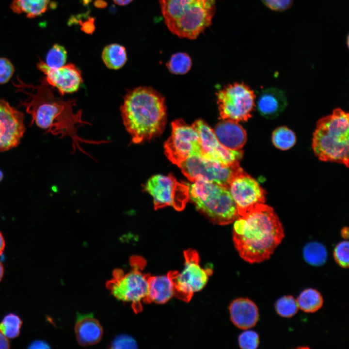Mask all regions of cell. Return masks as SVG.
<instances>
[{"label": "cell", "instance_id": "6da1fadb", "mask_svg": "<svg viewBox=\"0 0 349 349\" xmlns=\"http://www.w3.org/2000/svg\"><path fill=\"white\" fill-rule=\"evenodd\" d=\"M235 221L234 245L239 256L250 264L269 259L285 236L278 216L265 203L256 205Z\"/></svg>", "mask_w": 349, "mask_h": 349}, {"label": "cell", "instance_id": "7a4b0ae2", "mask_svg": "<svg viewBox=\"0 0 349 349\" xmlns=\"http://www.w3.org/2000/svg\"><path fill=\"white\" fill-rule=\"evenodd\" d=\"M120 111L132 143L150 141L161 135L164 129L167 118L164 98L150 87L128 90Z\"/></svg>", "mask_w": 349, "mask_h": 349}, {"label": "cell", "instance_id": "3957f363", "mask_svg": "<svg viewBox=\"0 0 349 349\" xmlns=\"http://www.w3.org/2000/svg\"><path fill=\"white\" fill-rule=\"evenodd\" d=\"M17 81L13 82L17 90L28 96L20 101V106H23L31 116L30 125L34 123L46 132L61 135L63 137L72 135L74 123H85L79 120H74L79 116H74L72 114L71 101H64L56 97L45 78L36 85L26 84L18 77Z\"/></svg>", "mask_w": 349, "mask_h": 349}, {"label": "cell", "instance_id": "277c9868", "mask_svg": "<svg viewBox=\"0 0 349 349\" xmlns=\"http://www.w3.org/2000/svg\"><path fill=\"white\" fill-rule=\"evenodd\" d=\"M170 31L181 38L196 39L212 23L214 0H159Z\"/></svg>", "mask_w": 349, "mask_h": 349}, {"label": "cell", "instance_id": "5b68a950", "mask_svg": "<svg viewBox=\"0 0 349 349\" xmlns=\"http://www.w3.org/2000/svg\"><path fill=\"white\" fill-rule=\"evenodd\" d=\"M349 117L348 113L336 108L317 121L312 146L319 160L349 167Z\"/></svg>", "mask_w": 349, "mask_h": 349}, {"label": "cell", "instance_id": "8992f818", "mask_svg": "<svg viewBox=\"0 0 349 349\" xmlns=\"http://www.w3.org/2000/svg\"><path fill=\"white\" fill-rule=\"evenodd\" d=\"M189 187L190 198L196 207L215 223L228 224L238 218L236 205L226 188L200 180Z\"/></svg>", "mask_w": 349, "mask_h": 349}, {"label": "cell", "instance_id": "52a82bcc", "mask_svg": "<svg viewBox=\"0 0 349 349\" xmlns=\"http://www.w3.org/2000/svg\"><path fill=\"white\" fill-rule=\"evenodd\" d=\"M130 264L131 269L127 273L121 269L115 270L113 278L107 283V287L117 299L130 303L137 313L142 310V303H145L150 274L142 272L146 265L142 257H131Z\"/></svg>", "mask_w": 349, "mask_h": 349}, {"label": "cell", "instance_id": "ba28073f", "mask_svg": "<svg viewBox=\"0 0 349 349\" xmlns=\"http://www.w3.org/2000/svg\"><path fill=\"white\" fill-rule=\"evenodd\" d=\"M184 268L179 272L171 270L167 273L173 288L174 296L186 302H189L193 294L201 290L206 285L213 270L204 269L200 265L198 253L193 249L184 252Z\"/></svg>", "mask_w": 349, "mask_h": 349}, {"label": "cell", "instance_id": "9c48e42d", "mask_svg": "<svg viewBox=\"0 0 349 349\" xmlns=\"http://www.w3.org/2000/svg\"><path fill=\"white\" fill-rule=\"evenodd\" d=\"M239 162L224 165L207 159L200 154H193L178 166L184 175L192 182L203 180L220 185L228 189L233 177L242 170Z\"/></svg>", "mask_w": 349, "mask_h": 349}, {"label": "cell", "instance_id": "30bf717a", "mask_svg": "<svg viewBox=\"0 0 349 349\" xmlns=\"http://www.w3.org/2000/svg\"><path fill=\"white\" fill-rule=\"evenodd\" d=\"M217 103L222 120L247 121L251 117L255 95L253 90L243 83H235L220 90Z\"/></svg>", "mask_w": 349, "mask_h": 349}, {"label": "cell", "instance_id": "8fae6325", "mask_svg": "<svg viewBox=\"0 0 349 349\" xmlns=\"http://www.w3.org/2000/svg\"><path fill=\"white\" fill-rule=\"evenodd\" d=\"M143 190L153 198L155 210L171 206L181 211L190 199L189 186L178 182L170 174L152 176L144 185Z\"/></svg>", "mask_w": 349, "mask_h": 349}, {"label": "cell", "instance_id": "7c38bea8", "mask_svg": "<svg viewBox=\"0 0 349 349\" xmlns=\"http://www.w3.org/2000/svg\"><path fill=\"white\" fill-rule=\"evenodd\" d=\"M172 127L164 148L165 155L173 163L178 166L190 156L201 154L199 136L191 125L177 119L172 123Z\"/></svg>", "mask_w": 349, "mask_h": 349}, {"label": "cell", "instance_id": "4fadbf2b", "mask_svg": "<svg viewBox=\"0 0 349 349\" xmlns=\"http://www.w3.org/2000/svg\"><path fill=\"white\" fill-rule=\"evenodd\" d=\"M228 190L236 205L238 218L244 216L256 205L265 203L266 201L265 190L243 169L233 177Z\"/></svg>", "mask_w": 349, "mask_h": 349}, {"label": "cell", "instance_id": "5bb4252c", "mask_svg": "<svg viewBox=\"0 0 349 349\" xmlns=\"http://www.w3.org/2000/svg\"><path fill=\"white\" fill-rule=\"evenodd\" d=\"M199 136L201 155L224 165L239 162L243 155L241 149L231 150L222 145L217 139L213 130L205 122L199 120L191 125Z\"/></svg>", "mask_w": 349, "mask_h": 349}, {"label": "cell", "instance_id": "9a60e30c", "mask_svg": "<svg viewBox=\"0 0 349 349\" xmlns=\"http://www.w3.org/2000/svg\"><path fill=\"white\" fill-rule=\"evenodd\" d=\"M25 131L24 114L0 98V152L17 146Z\"/></svg>", "mask_w": 349, "mask_h": 349}, {"label": "cell", "instance_id": "2e32d148", "mask_svg": "<svg viewBox=\"0 0 349 349\" xmlns=\"http://www.w3.org/2000/svg\"><path fill=\"white\" fill-rule=\"evenodd\" d=\"M37 66L45 75L48 83L56 88L62 95L77 92L83 82L80 70L73 63L51 68L40 60Z\"/></svg>", "mask_w": 349, "mask_h": 349}, {"label": "cell", "instance_id": "e0dca14e", "mask_svg": "<svg viewBox=\"0 0 349 349\" xmlns=\"http://www.w3.org/2000/svg\"><path fill=\"white\" fill-rule=\"evenodd\" d=\"M230 319L239 329L247 330L254 327L259 319L256 305L247 298H238L234 300L229 307Z\"/></svg>", "mask_w": 349, "mask_h": 349}, {"label": "cell", "instance_id": "ac0fdd59", "mask_svg": "<svg viewBox=\"0 0 349 349\" xmlns=\"http://www.w3.org/2000/svg\"><path fill=\"white\" fill-rule=\"evenodd\" d=\"M213 131L219 143L229 149H241L247 141L246 131L236 121L222 120Z\"/></svg>", "mask_w": 349, "mask_h": 349}, {"label": "cell", "instance_id": "d6986e66", "mask_svg": "<svg viewBox=\"0 0 349 349\" xmlns=\"http://www.w3.org/2000/svg\"><path fill=\"white\" fill-rule=\"evenodd\" d=\"M78 343L82 346L95 345L101 340L103 328L93 314H78L75 326Z\"/></svg>", "mask_w": 349, "mask_h": 349}, {"label": "cell", "instance_id": "ffe728a7", "mask_svg": "<svg viewBox=\"0 0 349 349\" xmlns=\"http://www.w3.org/2000/svg\"><path fill=\"white\" fill-rule=\"evenodd\" d=\"M286 105L287 100L285 93L276 88L262 91L257 101L259 112L268 119H273L279 116Z\"/></svg>", "mask_w": 349, "mask_h": 349}, {"label": "cell", "instance_id": "44dd1931", "mask_svg": "<svg viewBox=\"0 0 349 349\" xmlns=\"http://www.w3.org/2000/svg\"><path fill=\"white\" fill-rule=\"evenodd\" d=\"M145 303L164 304L173 296L172 283L167 275L150 276Z\"/></svg>", "mask_w": 349, "mask_h": 349}, {"label": "cell", "instance_id": "7402d4cb", "mask_svg": "<svg viewBox=\"0 0 349 349\" xmlns=\"http://www.w3.org/2000/svg\"><path fill=\"white\" fill-rule=\"evenodd\" d=\"M101 57L105 65L114 70L122 67L127 60L125 48L118 44H112L105 47Z\"/></svg>", "mask_w": 349, "mask_h": 349}, {"label": "cell", "instance_id": "603a6c76", "mask_svg": "<svg viewBox=\"0 0 349 349\" xmlns=\"http://www.w3.org/2000/svg\"><path fill=\"white\" fill-rule=\"evenodd\" d=\"M50 0H14L12 9L16 13H24L28 17L41 15L48 9Z\"/></svg>", "mask_w": 349, "mask_h": 349}, {"label": "cell", "instance_id": "cb8c5ba5", "mask_svg": "<svg viewBox=\"0 0 349 349\" xmlns=\"http://www.w3.org/2000/svg\"><path fill=\"white\" fill-rule=\"evenodd\" d=\"M296 301L299 308L306 313H314L321 308L323 304L321 294L313 288L303 290Z\"/></svg>", "mask_w": 349, "mask_h": 349}, {"label": "cell", "instance_id": "d4e9b609", "mask_svg": "<svg viewBox=\"0 0 349 349\" xmlns=\"http://www.w3.org/2000/svg\"><path fill=\"white\" fill-rule=\"evenodd\" d=\"M303 254L306 262L315 266H319L324 264L327 257L325 246L320 243L314 241L305 246Z\"/></svg>", "mask_w": 349, "mask_h": 349}, {"label": "cell", "instance_id": "484cf974", "mask_svg": "<svg viewBox=\"0 0 349 349\" xmlns=\"http://www.w3.org/2000/svg\"><path fill=\"white\" fill-rule=\"evenodd\" d=\"M296 140L295 133L285 126L277 127L272 133L271 141L273 144L281 150L291 148L295 144Z\"/></svg>", "mask_w": 349, "mask_h": 349}, {"label": "cell", "instance_id": "4316f807", "mask_svg": "<svg viewBox=\"0 0 349 349\" xmlns=\"http://www.w3.org/2000/svg\"><path fill=\"white\" fill-rule=\"evenodd\" d=\"M22 320L17 315L9 313L0 322V332L7 338L17 337L20 333Z\"/></svg>", "mask_w": 349, "mask_h": 349}, {"label": "cell", "instance_id": "83f0119b", "mask_svg": "<svg viewBox=\"0 0 349 349\" xmlns=\"http://www.w3.org/2000/svg\"><path fill=\"white\" fill-rule=\"evenodd\" d=\"M166 65L172 73L184 74L190 69L191 66V60L187 54L178 52L171 56Z\"/></svg>", "mask_w": 349, "mask_h": 349}, {"label": "cell", "instance_id": "f1b7e54d", "mask_svg": "<svg viewBox=\"0 0 349 349\" xmlns=\"http://www.w3.org/2000/svg\"><path fill=\"white\" fill-rule=\"evenodd\" d=\"M67 52L65 48L59 44L54 45L48 52L46 64L51 68H58L66 62Z\"/></svg>", "mask_w": 349, "mask_h": 349}, {"label": "cell", "instance_id": "f546056e", "mask_svg": "<svg viewBox=\"0 0 349 349\" xmlns=\"http://www.w3.org/2000/svg\"><path fill=\"white\" fill-rule=\"evenodd\" d=\"M275 308L279 315L289 318L297 313L299 307L296 300L293 296L288 295L279 299L276 302Z\"/></svg>", "mask_w": 349, "mask_h": 349}, {"label": "cell", "instance_id": "4dcf8cb0", "mask_svg": "<svg viewBox=\"0 0 349 349\" xmlns=\"http://www.w3.org/2000/svg\"><path fill=\"white\" fill-rule=\"evenodd\" d=\"M348 241L339 242L333 251V257L338 265L343 268H348L349 264Z\"/></svg>", "mask_w": 349, "mask_h": 349}, {"label": "cell", "instance_id": "1f68e13d", "mask_svg": "<svg viewBox=\"0 0 349 349\" xmlns=\"http://www.w3.org/2000/svg\"><path fill=\"white\" fill-rule=\"evenodd\" d=\"M238 344L242 349H257L259 344V335L254 331H246L239 335Z\"/></svg>", "mask_w": 349, "mask_h": 349}, {"label": "cell", "instance_id": "d6a6232c", "mask_svg": "<svg viewBox=\"0 0 349 349\" xmlns=\"http://www.w3.org/2000/svg\"><path fill=\"white\" fill-rule=\"evenodd\" d=\"M111 349H136L137 344L135 340L127 334H120L116 336L111 344Z\"/></svg>", "mask_w": 349, "mask_h": 349}, {"label": "cell", "instance_id": "836d02e7", "mask_svg": "<svg viewBox=\"0 0 349 349\" xmlns=\"http://www.w3.org/2000/svg\"><path fill=\"white\" fill-rule=\"evenodd\" d=\"M15 69L11 62L5 58H0V84L7 82L12 77Z\"/></svg>", "mask_w": 349, "mask_h": 349}, {"label": "cell", "instance_id": "e575fe53", "mask_svg": "<svg viewBox=\"0 0 349 349\" xmlns=\"http://www.w3.org/2000/svg\"><path fill=\"white\" fill-rule=\"evenodd\" d=\"M270 9L276 11H283L289 8L293 0H262Z\"/></svg>", "mask_w": 349, "mask_h": 349}, {"label": "cell", "instance_id": "d590c367", "mask_svg": "<svg viewBox=\"0 0 349 349\" xmlns=\"http://www.w3.org/2000/svg\"><path fill=\"white\" fill-rule=\"evenodd\" d=\"M30 348L46 349L49 348L48 343L45 341L37 340L32 342L29 346Z\"/></svg>", "mask_w": 349, "mask_h": 349}, {"label": "cell", "instance_id": "8d00e7d4", "mask_svg": "<svg viewBox=\"0 0 349 349\" xmlns=\"http://www.w3.org/2000/svg\"><path fill=\"white\" fill-rule=\"evenodd\" d=\"M10 348V343L6 337L0 332V349Z\"/></svg>", "mask_w": 349, "mask_h": 349}, {"label": "cell", "instance_id": "74e56055", "mask_svg": "<svg viewBox=\"0 0 349 349\" xmlns=\"http://www.w3.org/2000/svg\"><path fill=\"white\" fill-rule=\"evenodd\" d=\"M5 247V240L2 233L0 232V255L3 253Z\"/></svg>", "mask_w": 349, "mask_h": 349}, {"label": "cell", "instance_id": "f35d334b", "mask_svg": "<svg viewBox=\"0 0 349 349\" xmlns=\"http://www.w3.org/2000/svg\"><path fill=\"white\" fill-rule=\"evenodd\" d=\"M113 1L119 5H126L130 3L132 0H113Z\"/></svg>", "mask_w": 349, "mask_h": 349}, {"label": "cell", "instance_id": "ab89813d", "mask_svg": "<svg viewBox=\"0 0 349 349\" xmlns=\"http://www.w3.org/2000/svg\"><path fill=\"white\" fill-rule=\"evenodd\" d=\"M341 236L347 239L349 238V229L347 227L343 228L341 230Z\"/></svg>", "mask_w": 349, "mask_h": 349}, {"label": "cell", "instance_id": "60d3db41", "mask_svg": "<svg viewBox=\"0 0 349 349\" xmlns=\"http://www.w3.org/2000/svg\"><path fill=\"white\" fill-rule=\"evenodd\" d=\"M4 272V270L3 266L2 263L0 261V282L1 281Z\"/></svg>", "mask_w": 349, "mask_h": 349}, {"label": "cell", "instance_id": "b9f144b4", "mask_svg": "<svg viewBox=\"0 0 349 349\" xmlns=\"http://www.w3.org/2000/svg\"><path fill=\"white\" fill-rule=\"evenodd\" d=\"M3 178V174L2 172L0 170V181L2 180Z\"/></svg>", "mask_w": 349, "mask_h": 349}]
</instances>
